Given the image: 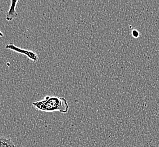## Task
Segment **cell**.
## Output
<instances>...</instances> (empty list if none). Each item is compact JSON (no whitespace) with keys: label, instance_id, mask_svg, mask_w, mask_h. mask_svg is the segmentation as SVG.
<instances>
[{"label":"cell","instance_id":"1","mask_svg":"<svg viewBox=\"0 0 159 147\" xmlns=\"http://www.w3.org/2000/svg\"><path fill=\"white\" fill-rule=\"evenodd\" d=\"M32 105L42 112H59L63 114L67 113L69 108L66 99L58 96H46L42 101L33 102Z\"/></svg>","mask_w":159,"mask_h":147},{"label":"cell","instance_id":"2","mask_svg":"<svg viewBox=\"0 0 159 147\" xmlns=\"http://www.w3.org/2000/svg\"><path fill=\"white\" fill-rule=\"evenodd\" d=\"M6 48L7 49H10L11 51H16V53L25 55L31 60L34 61V62H36L39 60L38 55H37L34 51L19 48L16 45H14L12 43H10L9 44L6 45Z\"/></svg>","mask_w":159,"mask_h":147},{"label":"cell","instance_id":"3","mask_svg":"<svg viewBox=\"0 0 159 147\" xmlns=\"http://www.w3.org/2000/svg\"><path fill=\"white\" fill-rule=\"evenodd\" d=\"M19 0H11V5L10 7L9 10L7 13L6 19L7 21H11L13 19L16 18L18 16V13L16 12V7L17 3Z\"/></svg>","mask_w":159,"mask_h":147},{"label":"cell","instance_id":"4","mask_svg":"<svg viewBox=\"0 0 159 147\" xmlns=\"http://www.w3.org/2000/svg\"><path fill=\"white\" fill-rule=\"evenodd\" d=\"M0 147H16L10 139L0 135Z\"/></svg>","mask_w":159,"mask_h":147}]
</instances>
